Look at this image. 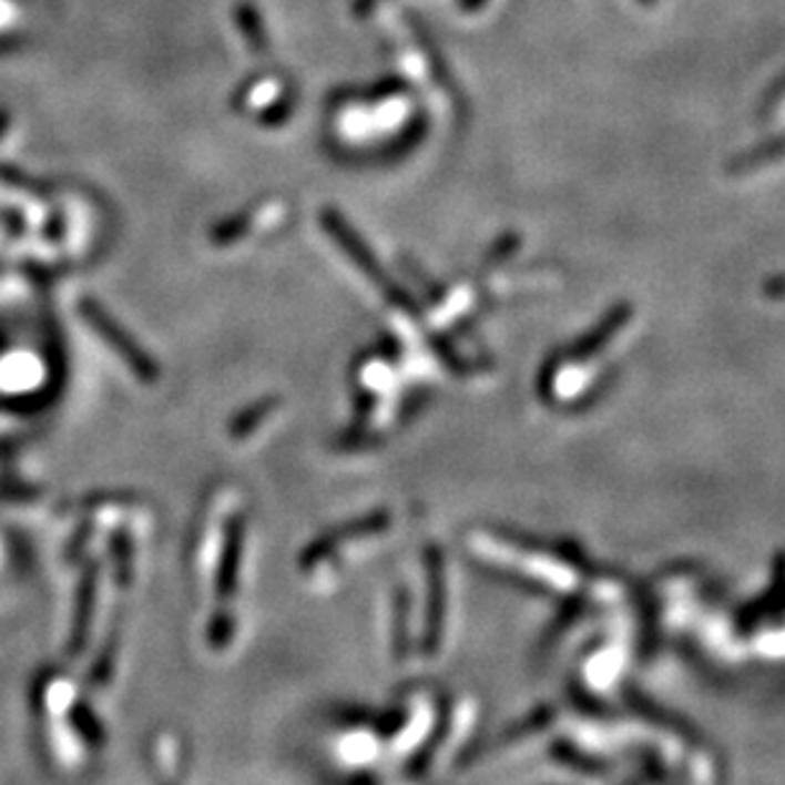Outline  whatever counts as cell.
<instances>
[{"label": "cell", "mask_w": 785, "mask_h": 785, "mask_svg": "<svg viewBox=\"0 0 785 785\" xmlns=\"http://www.w3.org/2000/svg\"><path fill=\"white\" fill-rule=\"evenodd\" d=\"M80 313L86 326H90L94 334H98L104 344H108L112 351H115L130 371L135 374L137 379L145 384H155L161 377V366L155 364L151 356H147L145 348L141 344L133 341V336L128 334L125 328L120 326V323L112 320V316L108 310L102 308V305L84 300L80 305Z\"/></svg>", "instance_id": "6da1fadb"}, {"label": "cell", "mask_w": 785, "mask_h": 785, "mask_svg": "<svg viewBox=\"0 0 785 785\" xmlns=\"http://www.w3.org/2000/svg\"><path fill=\"white\" fill-rule=\"evenodd\" d=\"M273 407H275V402H257L255 407H249L247 412H242L237 420H234L232 435H237V438H242V435H249L257 427V422H262V417H265Z\"/></svg>", "instance_id": "277c9868"}, {"label": "cell", "mask_w": 785, "mask_h": 785, "mask_svg": "<svg viewBox=\"0 0 785 785\" xmlns=\"http://www.w3.org/2000/svg\"><path fill=\"white\" fill-rule=\"evenodd\" d=\"M242 560V521L234 519L230 531H226V547L222 554L220 574H216V592L222 598H230L237 588V572Z\"/></svg>", "instance_id": "7a4b0ae2"}, {"label": "cell", "mask_w": 785, "mask_h": 785, "mask_svg": "<svg viewBox=\"0 0 785 785\" xmlns=\"http://www.w3.org/2000/svg\"><path fill=\"white\" fill-rule=\"evenodd\" d=\"M94 592H98V574H94V567H92V570L84 572V580L80 588V603H77L74 633H72V651L84 649L86 628H90V618L94 608Z\"/></svg>", "instance_id": "3957f363"}]
</instances>
